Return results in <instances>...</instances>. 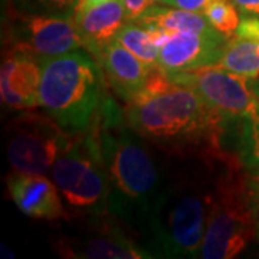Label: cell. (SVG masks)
Here are the masks:
<instances>
[{
    "instance_id": "6da1fadb",
    "label": "cell",
    "mask_w": 259,
    "mask_h": 259,
    "mask_svg": "<svg viewBox=\"0 0 259 259\" xmlns=\"http://www.w3.org/2000/svg\"><path fill=\"white\" fill-rule=\"evenodd\" d=\"M88 133L108 179L110 213L141 243L164 183L168 154L130 125L124 108L108 94Z\"/></svg>"
},
{
    "instance_id": "7a4b0ae2",
    "label": "cell",
    "mask_w": 259,
    "mask_h": 259,
    "mask_svg": "<svg viewBox=\"0 0 259 259\" xmlns=\"http://www.w3.org/2000/svg\"><path fill=\"white\" fill-rule=\"evenodd\" d=\"M231 151H166L164 183L141 236V245L153 258H200L216 176Z\"/></svg>"
},
{
    "instance_id": "3957f363",
    "label": "cell",
    "mask_w": 259,
    "mask_h": 259,
    "mask_svg": "<svg viewBox=\"0 0 259 259\" xmlns=\"http://www.w3.org/2000/svg\"><path fill=\"white\" fill-rule=\"evenodd\" d=\"M124 114L139 134L171 154L228 148L226 139L233 124L192 88L180 85L125 104Z\"/></svg>"
},
{
    "instance_id": "277c9868",
    "label": "cell",
    "mask_w": 259,
    "mask_h": 259,
    "mask_svg": "<svg viewBox=\"0 0 259 259\" xmlns=\"http://www.w3.org/2000/svg\"><path fill=\"white\" fill-rule=\"evenodd\" d=\"M107 81L97 58L85 48L40 59L39 104L66 131H85L107 97Z\"/></svg>"
},
{
    "instance_id": "5b68a950",
    "label": "cell",
    "mask_w": 259,
    "mask_h": 259,
    "mask_svg": "<svg viewBox=\"0 0 259 259\" xmlns=\"http://www.w3.org/2000/svg\"><path fill=\"white\" fill-rule=\"evenodd\" d=\"M256 221L250 206L249 175L235 151H231L216 176L200 258H236L256 239Z\"/></svg>"
},
{
    "instance_id": "8992f818",
    "label": "cell",
    "mask_w": 259,
    "mask_h": 259,
    "mask_svg": "<svg viewBox=\"0 0 259 259\" xmlns=\"http://www.w3.org/2000/svg\"><path fill=\"white\" fill-rule=\"evenodd\" d=\"M69 219L110 213V185L93 139L69 131V140L51 170Z\"/></svg>"
},
{
    "instance_id": "52a82bcc",
    "label": "cell",
    "mask_w": 259,
    "mask_h": 259,
    "mask_svg": "<svg viewBox=\"0 0 259 259\" xmlns=\"http://www.w3.org/2000/svg\"><path fill=\"white\" fill-rule=\"evenodd\" d=\"M54 239L55 252L68 259L153 258L137 238L112 214H94L69 219Z\"/></svg>"
},
{
    "instance_id": "ba28073f",
    "label": "cell",
    "mask_w": 259,
    "mask_h": 259,
    "mask_svg": "<svg viewBox=\"0 0 259 259\" xmlns=\"http://www.w3.org/2000/svg\"><path fill=\"white\" fill-rule=\"evenodd\" d=\"M69 140V131L45 112L20 111L6 124V156L13 171L49 175Z\"/></svg>"
},
{
    "instance_id": "9c48e42d",
    "label": "cell",
    "mask_w": 259,
    "mask_h": 259,
    "mask_svg": "<svg viewBox=\"0 0 259 259\" xmlns=\"http://www.w3.org/2000/svg\"><path fill=\"white\" fill-rule=\"evenodd\" d=\"M3 48L23 51L44 59L83 48V44L74 18L8 9L3 20Z\"/></svg>"
},
{
    "instance_id": "30bf717a",
    "label": "cell",
    "mask_w": 259,
    "mask_h": 259,
    "mask_svg": "<svg viewBox=\"0 0 259 259\" xmlns=\"http://www.w3.org/2000/svg\"><path fill=\"white\" fill-rule=\"evenodd\" d=\"M170 78L175 85L192 88L231 122L242 118L258 102L252 90V79L218 65L171 74Z\"/></svg>"
},
{
    "instance_id": "8fae6325",
    "label": "cell",
    "mask_w": 259,
    "mask_h": 259,
    "mask_svg": "<svg viewBox=\"0 0 259 259\" xmlns=\"http://www.w3.org/2000/svg\"><path fill=\"white\" fill-rule=\"evenodd\" d=\"M40 59L32 54L3 48L0 68V95L13 111L35 110L39 104Z\"/></svg>"
},
{
    "instance_id": "7c38bea8",
    "label": "cell",
    "mask_w": 259,
    "mask_h": 259,
    "mask_svg": "<svg viewBox=\"0 0 259 259\" xmlns=\"http://www.w3.org/2000/svg\"><path fill=\"white\" fill-rule=\"evenodd\" d=\"M226 42L228 37L216 30L206 33H171L160 47L158 65L168 75L216 65Z\"/></svg>"
},
{
    "instance_id": "4fadbf2b",
    "label": "cell",
    "mask_w": 259,
    "mask_h": 259,
    "mask_svg": "<svg viewBox=\"0 0 259 259\" xmlns=\"http://www.w3.org/2000/svg\"><path fill=\"white\" fill-rule=\"evenodd\" d=\"M10 197L22 213L42 221H69L62 197L52 179L45 175L12 171L8 177Z\"/></svg>"
},
{
    "instance_id": "5bb4252c",
    "label": "cell",
    "mask_w": 259,
    "mask_h": 259,
    "mask_svg": "<svg viewBox=\"0 0 259 259\" xmlns=\"http://www.w3.org/2000/svg\"><path fill=\"white\" fill-rule=\"evenodd\" d=\"M105 81L112 91L125 104L137 101L143 93L148 65L124 48L118 40H114L104 48L97 56Z\"/></svg>"
},
{
    "instance_id": "9a60e30c",
    "label": "cell",
    "mask_w": 259,
    "mask_h": 259,
    "mask_svg": "<svg viewBox=\"0 0 259 259\" xmlns=\"http://www.w3.org/2000/svg\"><path fill=\"white\" fill-rule=\"evenodd\" d=\"M74 20L83 48L97 58L104 48L115 40L121 28L128 22V16L122 0H110L76 10Z\"/></svg>"
},
{
    "instance_id": "2e32d148",
    "label": "cell",
    "mask_w": 259,
    "mask_h": 259,
    "mask_svg": "<svg viewBox=\"0 0 259 259\" xmlns=\"http://www.w3.org/2000/svg\"><path fill=\"white\" fill-rule=\"evenodd\" d=\"M218 66L255 79L259 75V19L242 16L236 33L228 39Z\"/></svg>"
},
{
    "instance_id": "e0dca14e",
    "label": "cell",
    "mask_w": 259,
    "mask_h": 259,
    "mask_svg": "<svg viewBox=\"0 0 259 259\" xmlns=\"http://www.w3.org/2000/svg\"><path fill=\"white\" fill-rule=\"evenodd\" d=\"M140 23L158 28L166 33H206L214 29L203 13L173 8L168 5H153L137 19Z\"/></svg>"
},
{
    "instance_id": "ac0fdd59",
    "label": "cell",
    "mask_w": 259,
    "mask_h": 259,
    "mask_svg": "<svg viewBox=\"0 0 259 259\" xmlns=\"http://www.w3.org/2000/svg\"><path fill=\"white\" fill-rule=\"evenodd\" d=\"M233 151L249 176L259 177V100L253 108L229 128Z\"/></svg>"
},
{
    "instance_id": "d6986e66",
    "label": "cell",
    "mask_w": 259,
    "mask_h": 259,
    "mask_svg": "<svg viewBox=\"0 0 259 259\" xmlns=\"http://www.w3.org/2000/svg\"><path fill=\"white\" fill-rule=\"evenodd\" d=\"M124 48L133 52L146 65H158L160 47L151 29L139 20H128L115 37Z\"/></svg>"
},
{
    "instance_id": "ffe728a7",
    "label": "cell",
    "mask_w": 259,
    "mask_h": 259,
    "mask_svg": "<svg viewBox=\"0 0 259 259\" xmlns=\"http://www.w3.org/2000/svg\"><path fill=\"white\" fill-rule=\"evenodd\" d=\"M212 28L225 36L232 37L242 22V13L233 0H212L203 10Z\"/></svg>"
},
{
    "instance_id": "44dd1931",
    "label": "cell",
    "mask_w": 259,
    "mask_h": 259,
    "mask_svg": "<svg viewBox=\"0 0 259 259\" xmlns=\"http://www.w3.org/2000/svg\"><path fill=\"white\" fill-rule=\"evenodd\" d=\"M78 6V0H9L8 9L48 15V16H61V18H74Z\"/></svg>"
},
{
    "instance_id": "7402d4cb",
    "label": "cell",
    "mask_w": 259,
    "mask_h": 259,
    "mask_svg": "<svg viewBox=\"0 0 259 259\" xmlns=\"http://www.w3.org/2000/svg\"><path fill=\"white\" fill-rule=\"evenodd\" d=\"M122 3L125 6V10H127L128 20L140 19L148 8H151L154 5L153 0H122Z\"/></svg>"
},
{
    "instance_id": "603a6c76",
    "label": "cell",
    "mask_w": 259,
    "mask_h": 259,
    "mask_svg": "<svg viewBox=\"0 0 259 259\" xmlns=\"http://www.w3.org/2000/svg\"><path fill=\"white\" fill-rule=\"evenodd\" d=\"M212 0H166L164 5L180 8V9L190 10V12H200L203 13L204 8L210 3Z\"/></svg>"
},
{
    "instance_id": "cb8c5ba5",
    "label": "cell",
    "mask_w": 259,
    "mask_h": 259,
    "mask_svg": "<svg viewBox=\"0 0 259 259\" xmlns=\"http://www.w3.org/2000/svg\"><path fill=\"white\" fill-rule=\"evenodd\" d=\"M249 196L250 206L256 221V228L259 229V177L249 176Z\"/></svg>"
},
{
    "instance_id": "d4e9b609",
    "label": "cell",
    "mask_w": 259,
    "mask_h": 259,
    "mask_svg": "<svg viewBox=\"0 0 259 259\" xmlns=\"http://www.w3.org/2000/svg\"><path fill=\"white\" fill-rule=\"evenodd\" d=\"M242 16H255L259 19V0H233Z\"/></svg>"
},
{
    "instance_id": "484cf974",
    "label": "cell",
    "mask_w": 259,
    "mask_h": 259,
    "mask_svg": "<svg viewBox=\"0 0 259 259\" xmlns=\"http://www.w3.org/2000/svg\"><path fill=\"white\" fill-rule=\"evenodd\" d=\"M105 2H110V0H78L76 10L88 9V8H93V6L101 5V3H105Z\"/></svg>"
},
{
    "instance_id": "4316f807",
    "label": "cell",
    "mask_w": 259,
    "mask_h": 259,
    "mask_svg": "<svg viewBox=\"0 0 259 259\" xmlns=\"http://www.w3.org/2000/svg\"><path fill=\"white\" fill-rule=\"evenodd\" d=\"M252 90H253V93L256 95V98L259 100V75L255 78V79H252Z\"/></svg>"
},
{
    "instance_id": "83f0119b",
    "label": "cell",
    "mask_w": 259,
    "mask_h": 259,
    "mask_svg": "<svg viewBox=\"0 0 259 259\" xmlns=\"http://www.w3.org/2000/svg\"><path fill=\"white\" fill-rule=\"evenodd\" d=\"M154 3H160V5H164L166 3V0H153Z\"/></svg>"
},
{
    "instance_id": "f1b7e54d",
    "label": "cell",
    "mask_w": 259,
    "mask_h": 259,
    "mask_svg": "<svg viewBox=\"0 0 259 259\" xmlns=\"http://www.w3.org/2000/svg\"><path fill=\"white\" fill-rule=\"evenodd\" d=\"M256 239L259 241V229H258V233H256Z\"/></svg>"
}]
</instances>
